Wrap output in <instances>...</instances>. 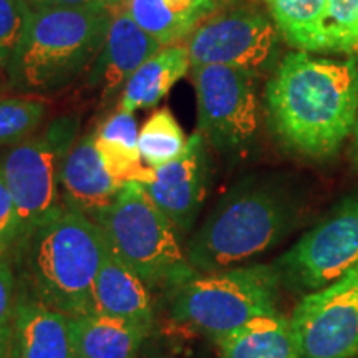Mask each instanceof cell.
Listing matches in <instances>:
<instances>
[{
	"label": "cell",
	"instance_id": "obj_9",
	"mask_svg": "<svg viewBox=\"0 0 358 358\" xmlns=\"http://www.w3.org/2000/svg\"><path fill=\"white\" fill-rule=\"evenodd\" d=\"M358 262V191L342 199L274 262L282 285L313 292Z\"/></svg>",
	"mask_w": 358,
	"mask_h": 358
},
{
	"label": "cell",
	"instance_id": "obj_29",
	"mask_svg": "<svg viewBox=\"0 0 358 358\" xmlns=\"http://www.w3.org/2000/svg\"><path fill=\"white\" fill-rule=\"evenodd\" d=\"M32 10L43 8H85V10H111L120 0H25Z\"/></svg>",
	"mask_w": 358,
	"mask_h": 358
},
{
	"label": "cell",
	"instance_id": "obj_15",
	"mask_svg": "<svg viewBox=\"0 0 358 358\" xmlns=\"http://www.w3.org/2000/svg\"><path fill=\"white\" fill-rule=\"evenodd\" d=\"M8 358H77L71 319L17 292Z\"/></svg>",
	"mask_w": 358,
	"mask_h": 358
},
{
	"label": "cell",
	"instance_id": "obj_14",
	"mask_svg": "<svg viewBox=\"0 0 358 358\" xmlns=\"http://www.w3.org/2000/svg\"><path fill=\"white\" fill-rule=\"evenodd\" d=\"M62 199L66 208L98 221L113 204L123 185L105 168L95 145V134L87 133L75 141L62 168Z\"/></svg>",
	"mask_w": 358,
	"mask_h": 358
},
{
	"label": "cell",
	"instance_id": "obj_27",
	"mask_svg": "<svg viewBox=\"0 0 358 358\" xmlns=\"http://www.w3.org/2000/svg\"><path fill=\"white\" fill-rule=\"evenodd\" d=\"M19 243V217L0 168V259L8 257Z\"/></svg>",
	"mask_w": 358,
	"mask_h": 358
},
{
	"label": "cell",
	"instance_id": "obj_24",
	"mask_svg": "<svg viewBox=\"0 0 358 358\" xmlns=\"http://www.w3.org/2000/svg\"><path fill=\"white\" fill-rule=\"evenodd\" d=\"M47 101L37 96L0 98V146H15L29 140L42 124Z\"/></svg>",
	"mask_w": 358,
	"mask_h": 358
},
{
	"label": "cell",
	"instance_id": "obj_17",
	"mask_svg": "<svg viewBox=\"0 0 358 358\" xmlns=\"http://www.w3.org/2000/svg\"><path fill=\"white\" fill-rule=\"evenodd\" d=\"M133 20L163 47L185 43L224 0H123Z\"/></svg>",
	"mask_w": 358,
	"mask_h": 358
},
{
	"label": "cell",
	"instance_id": "obj_16",
	"mask_svg": "<svg viewBox=\"0 0 358 358\" xmlns=\"http://www.w3.org/2000/svg\"><path fill=\"white\" fill-rule=\"evenodd\" d=\"M93 313L118 317L156 332L151 290L106 239L105 256L93 285Z\"/></svg>",
	"mask_w": 358,
	"mask_h": 358
},
{
	"label": "cell",
	"instance_id": "obj_20",
	"mask_svg": "<svg viewBox=\"0 0 358 358\" xmlns=\"http://www.w3.org/2000/svg\"><path fill=\"white\" fill-rule=\"evenodd\" d=\"M95 145L105 168L122 185L129 181L148 185L155 179V169L143 163L138 146L136 118L131 111L118 108L95 131Z\"/></svg>",
	"mask_w": 358,
	"mask_h": 358
},
{
	"label": "cell",
	"instance_id": "obj_26",
	"mask_svg": "<svg viewBox=\"0 0 358 358\" xmlns=\"http://www.w3.org/2000/svg\"><path fill=\"white\" fill-rule=\"evenodd\" d=\"M32 12L25 0H0V70L6 75L25 37Z\"/></svg>",
	"mask_w": 358,
	"mask_h": 358
},
{
	"label": "cell",
	"instance_id": "obj_1",
	"mask_svg": "<svg viewBox=\"0 0 358 358\" xmlns=\"http://www.w3.org/2000/svg\"><path fill=\"white\" fill-rule=\"evenodd\" d=\"M267 123L290 153L334 156L358 118V65L295 50L277 64L266 87Z\"/></svg>",
	"mask_w": 358,
	"mask_h": 358
},
{
	"label": "cell",
	"instance_id": "obj_28",
	"mask_svg": "<svg viewBox=\"0 0 358 358\" xmlns=\"http://www.w3.org/2000/svg\"><path fill=\"white\" fill-rule=\"evenodd\" d=\"M17 295V275L8 257L0 259V335L12 330L13 307Z\"/></svg>",
	"mask_w": 358,
	"mask_h": 358
},
{
	"label": "cell",
	"instance_id": "obj_32",
	"mask_svg": "<svg viewBox=\"0 0 358 358\" xmlns=\"http://www.w3.org/2000/svg\"><path fill=\"white\" fill-rule=\"evenodd\" d=\"M10 335L12 330L8 334L0 335V358H8V353H10Z\"/></svg>",
	"mask_w": 358,
	"mask_h": 358
},
{
	"label": "cell",
	"instance_id": "obj_19",
	"mask_svg": "<svg viewBox=\"0 0 358 358\" xmlns=\"http://www.w3.org/2000/svg\"><path fill=\"white\" fill-rule=\"evenodd\" d=\"M189 71V52L185 43L163 47L131 75L120 95L118 108L134 113L158 105Z\"/></svg>",
	"mask_w": 358,
	"mask_h": 358
},
{
	"label": "cell",
	"instance_id": "obj_7",
	"mask_svg": "<svg viewBox=\"0 0 358 358\" xmlns=\"http://www.w3.org/2000/svg\"><path fill=\"white\" fill-rule=\"evenodd\" d=\"M78 131V115L58 116L42 133L12 146L0 159L19 217V243L64 206L62 168Z\"/></svg>",
	"mask_w": 358,
	"mask_h": 358
},
{
	"label": "cell",
	"instance_id": "obj_30",
	"mask_svg": "<svg viewBox=\"0 0 358 358\" xmlns=\"http://www.w3.org/2000/svg\"><path fill=\"white\" fill-rule=\"evenodd\" d=\"M153 335L143 348L140 358H196L194 353L182 343L169 342V340H156L155 342Z\"/></svg>",
	"mask_w": 358,
	"mask_h": 358
},
{
	"label": "cell",
	"instance_id": "obj_4",
	"mask_svg": "<svg viewBox=\"0 0 358 358\" xmlns=\"http://www.w3.org/2000/svg\"><path fill=\"white\" fill-rule=\"evenodd\" d=\"M111 10H34L7 78L13 88L48 95L88 71L105 43Z\"/></svg>",
	"mask_w": 358,
	"mask_h": 358
},
{
	"label": "cell",
	"instance_id": "obj_12",
	"mask_svg": "<svg viewBox=\"0 0 358 358\" xmlns=\"http://www.w3.org/2000/svg\"><path fill=\"white\" fill-rule=\"evenodd\" d=\"M208 146L203 134L198 131L191 134L185 153L156 168L153 181L143 185L179 237L191 234L208 196L211 174Z\"/></svg>",
	"mask_w": 358,
	"mask_h": 358
},
{
	"label": "cell",
	"instance_id": "obj_6",
	"mask_svg": "<svg viewBox=\"0 0 358 358\" xmlns=\"http://www.w3.org/2000/svg\"><path fill=\"white\" fill-rule=\"evenodd\" d=\"M280 275L274 264L198 274L168 295L176 324L214 342L261 315L277 312Z\"/></svg>",
	"mask_w": 358,
	"mask_h": 358
},
{
	"label": "cell",
	"instance_id": "obj_23",
	"mask_svg": "<svg viewBox=\"0 0 358 358\" xmlns=\"http://www.w3.org/2000/svg\"><path fill=\"white\" fill-rule=\"evenodd\" d=\"M138 146L148 168H161L185 153L187 138L169 108L156 110L140 129Z\"/></svg>",
	"mask_w": 358,
	"mask_h": 358
},
{
	"label": "cell",
	"instance_id": "obj_11",
	"mask_svg": "<svg viewBox=\"0 0 358 358\" xmlns=\"http://www.w3.org/2000/svg\"><path fill=\"white\" fill-rule=\"evenodd\" d=\"M289 320L301 358H355L358 262L332 284L303 295Z\"/></svg>",
	"mask_w": 358,
	"mask_h": 358
},
{
	"label": "cell",
	"instance_id": "obj_21",
	"mask_svg": "<svg viewBox=\"0 0 358 358\" xmlns=\"http://www.w3.org/2000/svg\"><path fill=\"white\" fill-rule=\"evenodd\" d=\"M221 358H301L290 320L272 312L216 340Z\"/></svg>",
	"mask_w": 358,
	"mask_h": 358
},
{
	"label": "cell",
	"instance_id": "obj_10",
	"mask_svg": "<svg viewBox=\"0 0 358 358\" xmlns=\"http://www.w3.org/2000/svg\"><path fill=\"white\" fill-rule=\"evenodd\" d=\"M280 34L256 7L219 8L185 40L191 69L224 65L261 73L274 64Z\"/></svg>",
	"mask_w": 358,
	"mask_h": 358
},
{
	"label": "cell",
	"instance_id": "obj_31",
	"mask_svg": "<svg viewBox=\"0 0 358 358\" xmlns=\"http://www.w3.org/2000/svg\"><path fill=\"white\" fill-rule=\"evenodd\" d=\"M350 158H352V161H353V164H355V166H358V118H357L355 128H353V133H352Z\"/></svg>",
	"mask_w": 358,
	"mask_h": 358
},
{
	"label": "cell",
	"instance_id": "obj_8",
	"mask_svg": "<svg viewBox=\"0 0 358 358\" xmlns=\"http://www.w3.org/2000/svg\"><path fill=\"white\" fill-rule=\"evenodd\" d=\"M191 77L198 103V133L217 153L244 156L259 133V73L204 65L191 69Z\"/></svg>",
	"mask_w": 358,
	"mask_h": 358
},
{
	"label": "cell",
	"instance_id": "obj_22",
	"mask_svg": "<svg viewBox=\"0 0 358 358\" xmlns=\"http://www.w3.org/2000/svg\"><path fill=\"white\" fill-rule=\"evenodd\" d=\"M280 37L294 50L327 52L329 0H264Z\"/></svg>",
	"mask_w": 358,
	"mask_h": 358
},
{
	"label": "cell",
	"instance_id": "obj_25",
	"mask_svg": "<svg viewBox=\"0 0 358 358\" xmlns=\"http://www.w3.org/2000/svg\"><path fill=\"white\" fill-rule=\"evenodd\" d=\"M358 45V0H329L327 52L350 57Z\"/></svg>",
	"mask_w": 358,
	"mask_h": 358
},
{
	"label": "cell",
	"instance_id": "obj_13",
	"mask_svg": "<svg viewBox=\"0 0 358 358\" xmlns=\"http://www.w3.org/2000/svg\"><path fill=\"white\" fill-rule=\"evenodd\" d=\"M163 45L146 34L129 15L123 0L111 7L105 43L87 73V85L100 92L101 100L122 95L131 75Z\"/></svg>",
	"mask_w": 358,
	"mask_h": 358
},
{
	"label": "cell",
	"instance_id": "obj_5",
	"mask_svg": "<svg viewBox=\"0 0 358 358\" xmlns=\"http://www.w3.org/2000/svg\"><path fill=\"white\" fill-rule=\"evenodd\" d=\"M96 224L151 292L168 297L198 275L179 244L176 229L140 182H124Z\"/></svg>",
	"mask_w": 358,
	"mask_h": 358
},
{
	"label": "cell",
	"instance_id": "obj_2",
	"mask_svg": "<svg viewBox=\"0 0 358 358\" xmlns=\"http://www.w3.org/2000/svg\"><path fill=\"white\" fill-rule=\"evenodd\" d=\"M302 214L301 192L287 179L274 174L244 178L191 236L187 259L198 274L245 266L280 244Z\"/></svg>",
	"mask_w": 358,
	"mask_h": 358
},
{
	"label": "cell",
	"instance_id": "obj_3",
	"mask_svg": "<svg viewBox=\"0 0 358 358\" xmlns=\"http://www.w3.org/2000/svg\"><path fill=\"white\" fill-rule=\"evenodd\" d=\"M105 249L101 227L64 204L13 250L17 292L70 319L93 313Z\"/></svg>",
	"mask_w": 358,
	"mask_h": 358
},
{
	"label": "cell",
	"instance_id": "obj_18",
	"mask_svg": "<svg viewBox=\"0 0 358 358\" xmlns=\"http://www.w3.org/2000/svg\"><path fill=\"white\" fill-rule=\"evenodd\" d=\"M77 358H140L153 330L134 322L87 313L71 319Z\"/></svg>",
	"mask_w": 358,
	"mask_h": 358
},
{
	"label": "cell",
	"instance_id": "obj_33",
	"mask_svg": "<svg viewBox=\"0 0 358 358\" xmlns=\"http://www.w3.org/2000/svg\"><path fill=\"white\" fill-rule=\"evenodd\" d=\"M350 57L355 58V62H357V65H358V45H357V48H355V50H353V53H352Z\"/></svg>",
	"mask_w": 358,
	"mask_h": 358
}]
</instances>
